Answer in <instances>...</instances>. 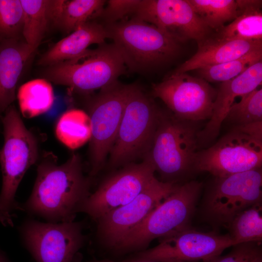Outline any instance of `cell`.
I'll use <instances>...</instances> for the list:
<instances>
[{"instance_id": "d4e9b609", "label": "cell", "mask_w": 262, "mask_h": 262, "mask_svg": "<svg viewBox=\"0 0 262 262\" xmlns=\"http://www.w3.org/2000/svg\"><path fill=\"white\" fill-rule=\"evenodd\" d=\"M194 11L212 30L233 21L242 12L239 0H187Z\"/></svg>"}, {"instance_id": "603a6c76", "label": "cell", "mask_w": 262, "mask_h": 262, "mask_svg": "<svg viewBox=\"0 0 262 262\" xmlns=\"http://www.w3.org/2000/svg\"><path fill=\"white\" fill-rule=\"evenodd\" d=\"M54 132L57 139L64 146L71 149H77L90 139V117L82 110H68L57 119Z\"/></svg>"}, {"instance_id": "6da1fadb", "label": "cell", "mask_w": 262, "mask_h": 262, "mask_svg": "<svg viewBox=\"0 0 262 262\" xmlns=\"http://www.w3.org/2000/svg\"><path fill=\"white\" fill-rule=\"evenodd\" d=\"M91 180L83 173L81 158L73 154L58 164L52 153L44 154L37 167L35 181L28 199L18 210L46 222L74 221L82 203L91 193Z\"/></svg>"}, {"instance_id": "52a82bcc", "label": "cell", "mask_w": 262, "mask_h": 262, "mask_svg": "<svg viewBox=\"0 0 262 262\" xmlns=\"http://www.w3.org/2000/svg\"><path fill=\"white\" fill-rule=\"evenodd\" d=\"M161 111L151 98L132 84L109 153L110 168L123 167L144 158L151 147Z\"/></svg>"}, {"instance_id": "836d02e7", "label": "cell", "mask_w": 262, "mask_h": 262, "mask_svg": "<svg viewBox=\"0 0 262 262\" xmlns=\"http://www.w3.org/2000/svg\"><path fill=\"white\" fill-rule=\"evenodd\" d=\"M73 262H82L80 259H77L76 258L75 260L73 261ZM117 262L114 261L110 260H94V261H87V262ZM146 262V261H129L128 262ZM182 262V261H179V262Z\"/></svg>"}, {"instance_id": "8992f818", "label": "cell", "mask_w": 262, "mask_h": 262, "mask_svg": "<svg viewBox=\"0 0 262 262\" xmlns=\"http://www.w3.org/2000/svg\"><path fill=\"white\" fill-rule=\"evenodd\" d=\"M125 67L115 45L105 42L72 59L46 66L43 76L55 84L89 94L117 81Z\"/></svg>"}, {"instance_id": "5bb4252c", "label": "cell", "mask_w": 262, "mask_h": 262, "mask_svg": "<svg viewBox=\"0 0 262 262\" xmlns=\"http://www.w3.org/2000/svg\"><path fill=\"white\" fill-rule=\"evenodd\" d=\"M216 92L206 81L182 73L153 84L152 94L177 117L198 122L211 117Z\"/></svg>"}, {"instance_id": "8fae6325", "label": "cell", "mask_w": 262, "mask_h": 262, "mask_svg": "<svg viewBox=\"0 0 262 262\" xmlns=\"http://www.w3.org/2000/svg\"><path fill=\"white\" fill-rule=\"evenodd\" d=\"M155 170L145 158L139 163L126 164L106 177L82 203L79 213L96 221L104 214L131 202L155 177Z\"/></svg>"}, {"instance_id": "4fadbf2b", "label": "cell", "mask_w": 262, "mask_h": 262, "mask_svg": "<svg viewBox=\"0 0 262 262\" xmlns=\"http://www.w3.org/2000/svg\"><path fill=\"white\" fill-rule=\"evenodd\" d=\"M238 244L229 234L202 232L189 227L159 239L156 246L139 251L131 261L208 262Z\"/></svg>"}, {"instance_id": "4dcf8cb0", "label": "cell", "mask_w": 262, "mask_h": 262, "mask_svg": "<svg viewBox=\"0 0 262 262\" xmlns=\"http://www.w3.org/2000/svg\"><path fill=\"white\" fill-rule=\"evenodd\" d=\"M261 243L245 242L233 246L226 255L217 256L208 262H253L262 255Z\"/></svg>"}, {"instance_id": "d6a6232c", "label": "cell", "mask_w": 262, "mask_h": 262, "mask_svg": "<svg viewBox=\"0 0 262 262\" xmlns=\"http://www.w3.org/2000/svg\"><path fill=\"white\" fill-rule=\"evenodd\" d=\"M231 128L245 133L251 137L262 141V121Z\"/></svg>"}, {"instance_id": "4316f807", "label": "cell", "mask_w": 262, "mask_h": 262, "mask_svg": "<svg viewBox=\"0 0 262 262\" xmlns=\"http://www.w3.org/2000/svg\"><path fill=\"white\" fill-rule=\"evenodd\" d=\"M261 203L253 205L238 213L229 224V236L239 244L261 243L262 216Z\"/></svg>"}, {"instance_id": "f546056e", "label": "cell", "mask_w": 262, "mask_h": 262, "mask_svg": "<svg viewBox=\"0 0 262 262\" xmlns=\"http://www.w3.org/2000/svg\"><path fill=\"white\" fill-rule=\"evenodd\" d=\"M23 25L20 0H0V41L21 38Z\"/></svg>"}, {"instance_id": "e0dca14e", "label": "cell", "mask_w": 262, "mask_h": 262, "mask_svg": "<svg viewBox=\"0 0 262 262\" xmlns=\"http://www.w3.org/2000/svg\"><path fill=\"white\" fill-rule=\"evenodd\" d=\"M262 61L251 66L235 78L220 85L209 121L197 135L198 148L207 147L218 136L222 124L237 97H241L262 85Z\"/></svg>"}, {"instance_id": "ac0fdd59", "label": "cell", "mask_w": 262, "mask_h": 262, "mask_svg": "<svg viewBox=\"0 0 262 262\" xmlns=\"http://www.w3.org/2000/svg\"><path fill=\"white\" fill-rule=\"evenodd\" d=\"M34 52L24 39L0 41V115L16 99L24 67Z\"/></svg>"}, {"instance_id": "e575fe53", "label": "cell", "mask_w": 262, "mask_h": 262, "mask_svg": "<svg viewBox=\"0 0 262 262\" xmlns=\"http://www.w3.org/2000/svg\"><path fill=\"white\" fill-rule=\"evenodd\" d=\"M0 262H11L1 248H0Z\"/></svg>"}, {"instance_id": "5b68a950", "label": "cell", "mask_w": 262, "mask_h": 262, "mask_svg": "<svg viewBox=\"0 0 262 262\" xmlns=\"http://www.w3.org/2000/svg\"><path fill=\"white\" fill-rule=\"evenodd\" d=\"M202 187V183L196 180L179 184L114 250L120 253L143 251L153 240L190 227Z\"/></svg>"}, {"instance_id": "ba28073f", "label": "cell", "mask_w": 262, "mask_h": 262, "mask_svg": "<svg viewBox=\"0 0 262 262\" xmlns=\"http://www.w3.org/2000/svg\"><path fill=\"white\" fill-rule=\"evenodd\" d=\"M132 86L118 80L100 89L87 104L91 125L89 157L91 177L103 167L115 142Z\"/></svg>"}, {"instance_id": "30bf717a", "label": "cell", "mask_w": 262, "mask_h": 262, "mask_svg": "<svg viewBox=\"0 0 262 262\" xmlns=\"http://www.w3.org/2000/svg\"><path fill=\"white\" fill-rule=\"evenodd\" d=\"M83 229L82 222L74 220L43 222L28 218L19 230L36 262H73L86 241Z\"/></svg>"}, {"instance_id": "7402d4cb", "label": "cell", "mask_w": 262, "mask_h": 262, "mask_svg": "<svg viewBox=\"0 0 262 262\" xmlns=\"http://www.w3.org/2000/svg\"><path fill=\"white\" fill-rule=\"evenodd\" d=\"M239 1L241 13L211 37L218 40H262V0Z\"/></svg>"}, {"instance_id": "d590c367", "label": "cell", "mask_w": 262, "mask_h": 262, "mask_svg": "<svg viewBox=\"0 0 262 262\" xmlns=\"http://www.w3.org/2000/svg\"><path fill=\"white\" fill-rule=\"evenodd\" d=\"M253 262H262V255L259 256L257 258H256Z\"/></svg>"}, {"instance_id": "7a4b0ae2", "label": "cell", "mask_w": 262, "mask_h": 262, "mask_svg": "<svg viewBox=\"0 0 262 262\" xmlns=\"http://www.w3.org/2000/svg\"><path fill=\"white\" fill-rule=\"evenodd\" d=\"M198 122L175 116L162 109L148 159L162 181L178 183L195 171L198 148Z\"/></svg>"}, {"instance_id": "cb8c5ba5", "label": "cell", "mask_w": 262, "mask_h": 262, "mask_svg": "<svg viewBox=\"0 0 262 262\" xmlns=\"http://www.w3.org/2000/svg\"><path fill=\"white\" fill-rule=\"evenodd\" d=\"M17 98L22 116L30 119L48 111L54 96L50 82L45 79H36L23 84L18 89Z\"/></svg>"}, {"instance_id": "9c48e42d", "label": "cell", "mask_w": 262, "mask_h": 262, "mask_svg": "<svg viewBox=\"0 0 262 262\" xmlns=\"http://www.w3.org/2000/svg\"><path fill=\"white\" fill-rule=\"evenodd\" d=\"M262 168L215 177L204 197L202 213L214 227L227 228L243 211L262 202Z\"/></svg>"}, {"instance_id": "7c38bea8", "label": "cell", "mask_w": 262, "mask_h": 262, "mask_svg": "<svg viewBox=\"0 0 262 262\" xmlns=\"http://www.w3.org/2000/svg\"><path fill=\"white\" fill-rule=\"evenodd\" d=\"M262 165V141L231 128L212 146L197 152L195 171L225 177Z\"/></svg>"}, {"instance_id": "277c9868", "label": "cell", "mask_w": 262, "mask_h": 262, "mask_svg": "<svg viewBox=\"0 0 262 262\" xmlns=\"http://www.w3.org/2000/svg\"><path fill=\"white\" fill-rule=\"evenodd\" d=\"M125 65L143 71L165 64L180 51V42L155 26L132 16L104 25Z\"/></svg>"}, {"instance_id": "44dd1931", "label": "cell", "mask_w": 262, "mask_h": 262, "mask_svg": "<svg viewBox=\"0 0 262 262\" xmlns=\"http://www.w3.org/2000/svg\"><path fill=\"white\" fill-rule=\"evenodd\" d=\"M62 0H20L22 37L35 51L51 25L56 26Z\"/></svg>"}, {"instance_id": "d6986e66", "label": "cell", "mask_w": 262, "mask_h": 262, "mask_svg": "<svg viewBox=\"0 0 262 262\" xmlns=\"http://www.w3.org/2000/svg\"><path fill=\"white\" fill-rule=\"evenodd\" d=\"M198 44L196 53L182 64L171 75L224 63L251 51L262 49V40H218L210 36Z\"/></svg>"}, {"instance_id": "484cf974", "label": "cell", "mask_w": 262, "mask_h": 262, "mask_svg": "<svg viewBox=\"0 0 262 262\" xmlns=\"http://www.w3.org/2000/svg\"><path fill=\"white\" fill-rule=\"evenodd\" d=\"M105 3L103 0H62L56 26L70 33L96 17Z\"/></svg>"}, {"instance_id": "ffe728a7", "label": "cell", "mask_w": 262, "mask_h": 262, "mask_svg": "<svg viewBox=\"0 0 262 262\" xmlns=\"http://www.w3.org/2000/svg\"><path fill=\"white\" fill-rule=\"evenodd\" d=\"M107 38L104 25L89 20L54 44L40 57L38 64L48 66L72 59L91 45L105 43Z\"/></svg>"}, {"instance_id": "2e32d148", "label": "cell", "mask_w": 262, "mask_h": 262, "mask_svg": "<svg viewBox=\"0 0 262 262\" xmlns=\"http://www.w3.org/2000/svg\"><path fill=\"white\" fill-rule=\"evenodd\" d=\"M133 16L155 26L180 43L193 39L198 44L212 31L187 0H140Z\"/></svg>"}, {"instance_id": "f1b7e54d", "label": "cell", "mask_w": 262, "mask_h": 262, "mask_svg": "<svg viewBox=\"0 0 262 262\" xmlns=\"http://www.w3.org/2000/svg\"><path fill=\"white\" fill-rule=\"evenodd\" d=\"M224 121L232 127L262 121V89L257 88L241 97L229 109Z\"/></svg>"}, {"instance_id": "3957f363", "label": "cell", "mask_w": 262, "mask_h": 262, "mask_svg": "<svg viewBox=\"0 0 262 262\" xmlns=\"http://www.w3.org/2000/svg\"><path fill=\"white\" fill-rule=\"evenodd\" d=\"M4 143L0 149L2 184L0 215L13 225L12 213L18 210L15 196L27 170L38 160V145L34 135L25 126L20 113L12 104L0 116Z\"/></svg>"}, {"instance_id": "1f68e13d", "label": "cell", "mask_w": 262, "mask_h": 262, "mask_svg": "<svg viewBox=\"0 0 262 262\" xmlns=\"http://www.w3.org/2000/svg\"><path fill=\"white\" fill-rule=\"evenodd\" d=\"M139 0H108L107 6L103 8L97 16H100L106 24L117 22L130 14H133Z\"/></svg>"}, {"instance_id": "83f0119b", "label": "cell", "mask_w": 262, "mask_h": 262, "mask_svg": "<svg viewBox=\"0 0 262 262\" xmlns=\"http://www.w3.org/2000/svg\"><path fill=\"white\" fill-rule=\"evenodd\" d=\"M262 60V49L254 50L236 59L197 69L200 78L209 82L232 79Z\"/></svg>"}, {"instance_id": "9a60e30c", "label": "cell", "mask_w": 262, "mask_h": 262, "mask_svg": "<svg viewBox=\"0 0 262 262\" xmlns=\"http://www.w3.org/2000/svg\"><path fill=\"white\" fill-rule=\"evenodd\" d=\"M179 184L164 182L155 177L131 202L104 214L95 221L98 239L114 250L124 237L139 225Z\"/></svg>"}]
</instances>
